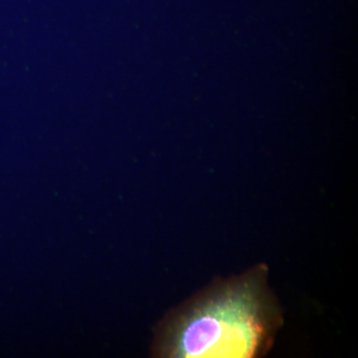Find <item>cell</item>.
I'll list each match as a JSON object with an SVG mask.
<instances>
[{"instance_id": "obj_1", "label": "cell", "mask_w": 358, "mask_h": 358, "mask_svg": "<svg viewBox=\"0 0 358 358\" xmlns=\"http://www.w3.org/2000/svg\"><path fill=\"white\" fill-rule=\"evenodd\" d=\"M267 266L218 280L160 322L152 353L162 358H254L267 355L284 324Z\"/></svg>"}]
</instances>
